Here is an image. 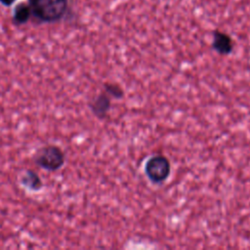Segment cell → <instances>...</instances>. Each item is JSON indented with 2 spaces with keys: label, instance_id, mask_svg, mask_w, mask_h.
<instances>
[{
  "label": "cell",
  "instance_id": "1",
  "mask_svg": "<svg viewBox=\"0 0 250 250\" xmlns=\"http://www.w3.org/2000/svg\"><path fill=\"white\" fill-rule=\"evenodd\" d=\"M32 17L39 23L60 21L68 12V0H27Z\"/></svg>",
  "mask_w": 250,
  "mask_h": 250
},
{
  "label": "cell",
  "instance_id": "2",
  "mask_svg": "<svg viewBox=\"0 0 250 250\" xmlns=\"http://www.w3.org/2000/svg\"><path fill=\"white\" fill-rule=\"evenodd\" d=\"M64 159V153L62 148L52 145L39 148L34 155L35 163L48 171H56L60 169L63 165Z\"/></svg>",
  "mask_w": 250,
  "mask_h": 250
},
{
  "label": "cell",
  "instance_id": "3",
  "mask_svg": "<svg viewBox=\"0 0 250 250\" xmlns=\"http://www.w3.org/2000/svg\"><path fill=\"white\" fill-rule=\"evenodd\" d=\"M171 172L169 159L164 155H154L145 164V173L153 184H161L166 181Z\"/></svg>",
  "mask_w": 250,
  "mask_h": 250
},
{
  "label": "cell",
  "instance_id": "4",
  "mask_svg": "<svg viewBox=\"0 0 250 250\" xmlns=\"http://www.w3.org/2000/svg\"><path fill=\"white\" fill-rule=\"evenodd\" d=\"M233 40L232 38L226 32L215 30L213 32V40H212V48L222 56L229 55L233 50Z\"/></svg>",
  "mask_w": 250,
  "mask_h": 250
},
{
  "label": "cell",
  "instance_id": "5",
  "mask_svg": "<svg viewBox=\"0 0 250 250\" xmlns=\"http://www.w3.org/2000/svg\"><path fill=\"white\" fill-rule=\"evenodd\" d=\"M110 106V97L104 91L98 95L90 104V108L92 112L99 119H104L107 116Z\"/></svg>",
  "mask_w": 250,
  "mask_h": 250
},
{
  "label": "cell",
  "instance_id": "6",
  "mask_svg": "<svg viewBox=\"0 0 250 250\" xmlns=\"http://www.w3.org/2000/svg\"><path fill=\"white\" fill-rule=\"evenodd\" d=\"M31 17H32L31 9L28 3L21 2L15 7L12 20L16 25H21L26 23L31 19Z\"/></svg>",
  "mask_w": 250,
  "mask_h": 250
},
{
  "label": "cell",
  "instance_id": "7",
  "mask_svg": "<svg viewBox=\"0 0 250 250\" xmlns=\"http://www.w3.org/2000/svg\"><path fill=\"white\" fill-rule=\"evenodd\" d=\"M21 184L28 189L38 190L42 187V182L39 176L33 172L27 170L21 177Z\"/></svg>",
  "mask_w": 250,
  "mask_h": 250
},
{
  "label": "cell",
  "instance_id": "8",
  "mask_svg": "<svg viewBox=\"0 0 250 250\" xmlns=\"http://www.w3.org/2000/svg\"><path fill=\"white\" fill-rule=\"evenodd\" d=\"M104 92L110 97L114 99H121L124 96V91L122 87L116 83H111V82H105L104 84Z\"/></svg>",
  "mask_w": 250,
  "mask_h": 250
},
{
  "label": "cell",
  "instance_id": "9",
  "mask_svg": "<svg viewBox=\"0 0 250 250\" xmlns=\"http://www.w3.org/2000/svg\"><path fill=\"white\" fill-rule=\"evenodd\" d=\"M17 0H0V3L6 7H10L12 6Z\"/></svg>",
  "mask_w": 250,
  "mask_h": 250
}]
</instances>
